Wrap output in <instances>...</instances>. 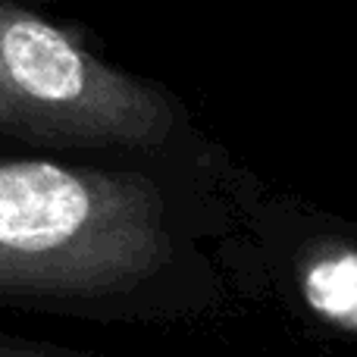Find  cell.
I'll list each match as a JSON object with an SVG mask.
<instances>
[{
	"mask_svg": "<svg viewBox=\"0 0 357 357\" xmlns=\"http://www.w3.org/2000/svg\"><path fill=\"white\" fill-rule=\"evenodd\" d=\"M0 357H94V354H79L66 351V348L41 345V342H0Z\"/></svg>",
	"mask_w": 357,
	"mask_h": 357,
	"instance_id": "obj_4",
	"label": "cell"
},
{
	"mask_svg": "<svg viewBox=\"0 0 357 357\" xmlns=\"http://www.w3.org/2000/svg\"><path fill=\"white\" fill-rule=\"evenodd\" d=\"M176 104L60 25L0 0V135L54 148H160Z\"/></svg>",
	"mask_w": 357,
	"mask_h": 357,
	"instance_id": "obj_2",
	"label": "cell"
},
{
	"mask_svg": "<svg viewBox=\"0 0 357 357\" xmlns=\"http://www.w3.org/2000/svg\"><path fill=\"white\" fill-rule=\"evenodd\" d=\"M176 254L163 191L132 169L0 160V298L94 301L154 282Z\"/></svg>",
	"mask_w": 357,
	"mask_h": 357,
	"instance_id": "obj_1",
	"label": "cell"
},
{
	"mask_svg": "<svg viewBox=\"0 0 357 357\" xmlns=\"http://www.w3.org/2000/svg\"><path fill=\"white\" fill-rule=\"evenodd\" d=\"M298 291L323 323L357 335V248L345 241L307 245L295 266Z\"/></svg>",
	"mask_w": 357,
	"mask_h": 357,
	"instance_id": "obj_3",
	"label": "cell"
}]
</instances>
